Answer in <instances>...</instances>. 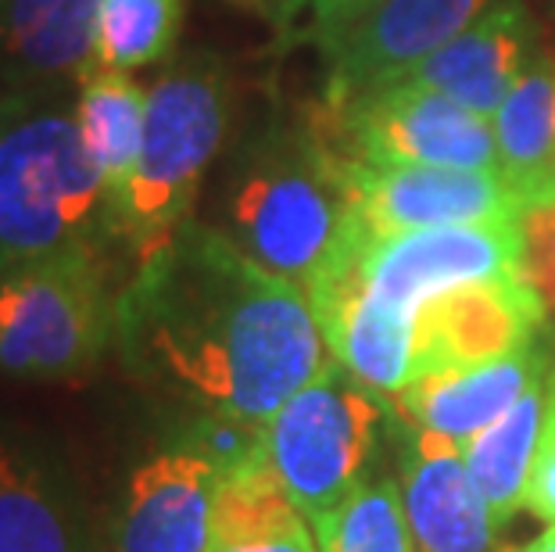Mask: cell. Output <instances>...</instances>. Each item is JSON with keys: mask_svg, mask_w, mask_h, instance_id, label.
<instances>
[{"mask_svg": "<svg viewBox=\"0 0 555 552\" xmlns=\"http://www.w3.org/2000/svg\"><path fill=\"white\" fill-rule=\"evenodd\" d=\"M183 26V0H101L93 65L115 73L158 65L172 54Z\"/></svg>", "mask_w": 555, "mask_h": 552, "instance_id": "obj_22", "label": "cell"}, {"mask_svg": "<svg viewBox=\"0 0 555 552\" xmlns=\"http://www.w3.org/2000/svg\"><path fill=\"white\" fill-rule=\"evenodd\" d=\"M491 8V0H376L323 54L326 108L348 104L405 76L412 65L459 37Z\"/></svg>", "mask_w": 555, "mask_h": 552, "instance_id": "obj_10", "label": "cell"}, {"mask_svg": "<svg viewBox=\"0 0 555 552\" xmlns=\"http://www.w3.org/2000/svg\"><path fill=\"white\" fill-rule=\"evenodd\" d=\"M505 552H555V524H548L545 531H541L538 538H530L527 545H519V549H505Z\"/></svg>", "mask_w": 555, "mask_h": 552, "instance_id": "obj_28", "label": "cell"}, {"mask_svg": "<svg viewBox=\"0 0 555 552\" xmlns=\"http://www.w3.org/2000/svg\"><path fill=\"white\" fill-rule=\"evenodd\" d=\"M524 258V233L516 222H463V227H430L365 238L359 252L362 280L384 301L405 312H420L444 291L483 284V280H516Z\"/></svg>", "mask_w": 555, "mask_h": 552, "instance_id": "obj_8", "label": "cell"}, {"mask_svg": "<svg viewBox=\"0 0 555 552\" xmlns=\"http://www.w3.org/2000/svg\"><path fill=\"white\" fill-rule=\"evenodd\" d=\"M545 337L509 351V356L474 362V367H444L420 373L416 381L391 395L395 416L412 427L469 441L488 424H494L519 395L552 367Z\"/></svg>", "mask_w": 555, "mask_h": 552, "instance_id": "obj_14", "label": "cell"}, {"mask_svg": "<svg viewBox=\"0 0 555 552\" xmlns=\"http://www.w3.org/2000/svg\"><path fill=\"white\" fill-rule=\"evenodd\" d=\"M122 244L119 208L82 144L76 112L11 93L0 119V277Z\"/></svg>", "mask_w": 555, "mask_h": 552, "instance_id": "obj_3", "label": "cell"}, {"mask_svg": "<svg viewBox=\"0 0 555 552\" xmlns=\"http://www.w3.org/2000/svg\"><path fill=\"white\" fill-rule=\"evenodd\" d=\"M545 312L524 277L444 291L416 312L420 373L509 356L541 337Z\"/></svg>", "mask_w": 555, "mask_h": 552, "instance_id": "obj_13", "label": "cell"}, {"mask_svg": "<svg viewBox=\"0 0 555 552\" xmlns=\"http://www.w3.org/2000/svg\"><path fill=\"white\" fill-rule=\"evenodd\" d=\"M391 416V398L330 356L326 367L269 416L262 463L315 527L370 480V463Z\"/></svg>", "mask_w": 555, "mask_h": 552, "instance_id": "obj_5", "label": "cell"}, {"mask_svg": "<svg viewBox=\"0 0 555 552\" xmlns=\"http://www.w3.org/2000/svg\"><path fill=\"white\" fill-rule=\"evenodd\" d=\"M499 172L534 205L555 197V57H534L491 115Z\"/></svg>", "mask_w": 555, "mask_h": 552, "instance_id": "obj_19", "label": "cell"}, {"mask_svg": "<svg viewBox=\"0 0 555 552\" xmlns=\"http://www.w3.org/2000/svg\"><path fill=\"white\" fill-rule=\"evenodd\" d=\"M8 98H11V93L0 90V119H4V112H8Z\"/></svg>", "mask_w": 555, "mask_h": 552, "instance_id": "obj_29", "label": "cell"}, {"mask_svg": "<svg viewBox=\"0 0 555 552\" xmlns=\"http://www.w3.org/2000/svg\"><path fill=\"white\" fill-rule=\"evenodd\" d=\"M115 348L137 381L251 427L330 362L305 287L197 219L133 258Z\"/></svg>", "mask_w": 555, "mask_h": 552, "instance_id": "obj_1", "label": "cell"}, {"mask_svg": "<svg viewBox=\"0 0 555 552\" xmlns=\"http://www.w3.org/2000/svg\"><path fill=\"white\" fill-rule=\"evenodd\" d=\"M101 0H0V65L15 90L43 98L93 68Z\"/></svg>", "mask_w": 555, "mask_h": 552, "instance_id": "obj_16", "label": "cell"}, {"mask_svg": "<svg viewBox=\"0 0 555 552\" xmlns=\"http://www.w3.org/2000/svg\"><path fill=\"white\" fill-rule=\"evenodd\" d=\"M0 552H93L62 474L0 441Z\"/></svg>", "mask_w": 555, "mask_h": 552, "instance_id": "obj_17", "label": "cell"}, {"mask_svg": "<svg viewBox=\"0 0 555 552\" xmlns=\"http://www.w3.org/2000/svg\"><path fill=\"white\" fill-rule=\"evenodd\" d=\"M312 531L319 552H416L395 477H370Z\"/></svg>", "mask_w": 555, "mask_h": 552, "instance_id": "obj_23", "label": "cell"}, {"mask_svg": "<svg viewBox=\"0 0 555 552\" xmlns=\"http://www.w3.org/2000/svg\"><path fill=\"white\" fill-rule=\"evenodd\" d=\"M530 40H534V22L527 11L516 0L494 4L395 84L444 93L448 101L491 119L519 73L530 65Z\"/></svg>", "mask_w": 555, "mask_h": 552, "instance_id": "obj_15", "label": "cell"}, {"mask_svg": "<svg viewBox=\"0 0 555 552\" xmlns=\"http://www.w3.org/2000/svg\"><path fill=\"white\" fill-rule=\"evenodd\" d=\"M222 466L183 441L151 455L129 477L115 524V552H205Z\"/></svg>", "mask_w": 555, "mask_h": 552, "instance_id": "obj_12", "label": "cell"}, {"mask_svg": "<svg viewBox=\"0 0 555 552\" xmlns=\"http://www.w3.org/2000/svg\"><path fill=\"white\" fill-rule=\"evenodd\" d=\"M73 112L93 169L101 172L104 187L115 197V208H119V197L137 169L140 147H144L147 90L137 84L133 73L93 65L79 79V98Z\"/></svg>", "mask_w": 555, "mask_h": 552, "instance_id": "obj_21", "label": "cell"}, {"mask_svg": "<svg viewBox=\"0 0 555 552\" xmlns=\"http://www.w3.org/2000/svg\"><path fill=\"white\" fill-rule=\"evenodd\" d=\"M230 126V79L208 54L176 62L147 90V129L137 169L119 197V230L144 255L194 219L201 180Z\"/></svg>", "mask_w": 555, "mask_h": 552, "instance_id": "obj_4", "label": "cell"}, {"mask_svg": "<svg viewBox=\"0 0 555 552\" xmlns=\"http://www.w3.org/2000/svg\"><path fill=\"white\" fill-rule=\"evenodd\" d=\"M548 373L530 384L494 424H488L469 441H463L466 470L474 477V485L480 488V496L488 502L499 527L509 524L527 506L530 470H534L541 420H545V402H548Z\"/></svg>", "mask_w": 555, "mask_h": 552, "instance_id": "obj_20", "label": "cell"}, {"mask_svg": "<svg viewBox=\"0 0 555 552\" xmlns=\"http://www.w3.org/2000/svg\"><path fill=\"white\" fill-rule=\"evenodd\" d=\"M373 4L376 0H312L309 40L326 54Z\"/></svg>", "mask_w": 555, "mask_h": 552, "instance_id": "obj_26", "label": "cell"}, {"mask_svg": "<svg viewBox=\"0 0 555 552\" xmlns=\"http://www.w3.org/2000/svg\"><path fill=\"white\" fill-rule=\"evenodd\" d=\"M315 126L337 151L376 166L499 169L491 119L423 87L387 84L323 108Z\"/></svg>", "mask_w": 555, "mask_h": 552, "instance_id": "obj_7", "label": "cell"}, {"mask_svg": "<svg viewBox=\"0 0 555 552\" xmlns=\"http://www.w3.org/2000/svg\"><path fill=\"white\" fill-rule=\"evenodd\" d=\"M227 238L258 266L309 287L362 230L345 155L319 126H266L230 162L222 191Z\"/></svg>", "mask_w": 555, "mask_h": 552, "instance_id": "obj_2", "label": "cell"}, {"mask_svg": "<svg viewBox=\"0 0 555 552\" xmlns=\"http://www.w3.org/2000/svg\"><path fill=\"white\" fill-rule=\"evenodd\" d=\"M345 176L370 238L463 222H516L524 216V202L499 169L376 166L345 155Z\"/></svg>", "mask_w": 555, "mask_h": 552, "instance_id": "obj_9", "label": "cell"}, {"mask_svg": "<svg viewBox=\"0 0 555 552\" xmlns=\"http://www.w3.org/2000/svg\"><path fill=\"white\" fill-rule=\"evenodd\" d=\"M519 233H524V280L534 287L548 312H555V197L534 202L519 216Z\"/></svg>", "mask_w": 555, "mask_h": 552, "instance_id": "obj_24", "label": "cell"}, {"mask_svg": "<svg viewBox=\"0 0 555 552\" xmlns=\"http://www.w3.org/2000/svg\"><path fill=\"white\" fill-rule=\"evenodd\" d=\"M205 552H319L312 524L262 463V445L222 474Z\"/></svg>", "mask_w": 555, "mask_h": 552, "instance_id": "obj_18", "label": "cell"}, {"mask_svg": "<svg viewBox=\"0 0 555 552\" xmlns=\"http://www.w3.org/2000/svg\"><path fill=\"white\" fill-rule=\"evenodd\" d=\"M527 510L538 521L555 524V367L548 373V402H545V420H541L534 470H530Z\"/></svg>", "mask_w": 555, "mask_h": 552, "instance_id": "obj_25", "label": "cell"}, {"mask_svg": "<svg viewBox=\"0 0 555 552\" xmlns=\"http://www.w3.org/2000/svg\"><path fill=\"white\" fill-rule=\"evenodd\" d=\"M108 252H73L0 277V370L22 381H76L115 345Z\"/></svg>", "mask_w": 555, "mask_h": 552, "instance_id": "obj_6", "label": "cell"}, {"mask_svg": "<svg viewBox=\"0 0 555 552\" xmlns=\"http://www.w3.org/2000/svg\"><path fill=\"white\" fill-rule=\"evenodd\" d=\"M401 424V502L416 552H502L499 524L466 470L463 441Z\"/></svg>", "mask_w": 555, "mask_h": 552, "instance_id": "obj_11", "label": "cell"}, {"mask_svg": "<svg viewBox=\"0 0 555 552\" xmlns=\"http://www.w3.org/2000/svg\"><path fill=\"white\" fill-rule=\"evenodd\" d=\"M244 4H251L258 15H266L273 26L287 29L305 8H312V0H244Z\"/></svg>", "mask_w": 555, "mask_h": 552, "instance_id": "obj_27", "label": "cell"}]
</instances>
